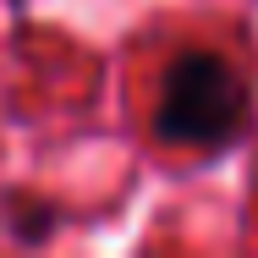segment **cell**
Returning <instances> with one entry per match:
<instances>
[{
	"mask_svg": "<svg viewBox=\"0 0 258 258\" xmlns=\"http://www.w3.org/2000/svg\"><path fill=\"white\" fill-rule=\"evenodd\" d=\"M6 231L22 247H44L60 231V209L50 198H39V192H6Z\"/></svg>",
	"mask_w": 258,
	"mask_h": 258,
	"instance_id": "7a4b0ae2",
	"label": "cell"
},
{
	"mask_svg": "<svg viewBox=\"0 0 258 258\" xmlns=\"http://www.w3.org/2000/svg\"><path fill=\"white\" fill-rule=\"evenodd\" d=\"M253 126V94L242 72L214 50H181L165 66L154 138L170 149H231Z\"/></svg>",
	"mask_w": 258,
	"mask_h": 258,
	"instance_id": "6da1fadb",
	"label": "cell"
}]
</instances>
